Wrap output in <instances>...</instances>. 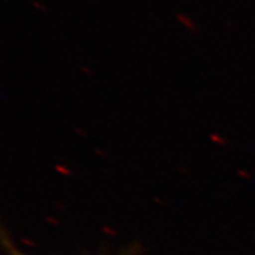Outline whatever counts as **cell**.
<instances>
[{"mask_svg": "<svg viewBox=\"0 0 255 255\" xmlns=\"http://www.w3.org/2000/svg\"><path fill=\"white\" fill-rule=\"evenodd\" d=\"M176 19L178 20V23L182 24L188 31L191 32V33H199L195 21H194L193 18L189 17V15L184 13H176Z\"/></svg>", "mask_w": 255, "mask_h": 255, "instance_id": "6da1fadb", "label": "cell"}, {"mask_svg": "<svg viewBox=\"0 0 255 255\" xmlns=\"http://www.w3.org/2000/svg\"><path fill=\"white\" fill-rule=\"evenodd\" d=\"M32 6H33V7L36 8V9H38V11L44 12V13H46V12L49 11L46 6H44L43 4H40V2L37 1V0H33V1H32Z\"/></svg>", "mask_w": 255, "mask_h": 255, "instance_id": "7a4b0ae2", "label": "cell"}, {"mask_svg": "<svg viewBox=\"0 0 255 255\" xmlns=\"http://www.w3.org/2000/svg\"><path fill=\"white\" fill-rule=\"evenodd\" d=\"M210 139L214 141L215 143H225V139H223L220 135H218V133H212V135H210Z\"/></svg>", "mask_w": 255, "mask_h": 255, "instance_id": "3957f363", "label": "cell"}, {"mask_svg": "<svg viewBox=\"0 0 255 255\" xmlns=\"http://www.w3.org/2000/svg\"><path fill=\"white\" fill-rule=\"evenodd\" d=\"M81 70H82V72L87 73L88 76H92V75H94V73H92L91 70H89V68H87V66H82Z\"/></svg>", "mask_w": 255, "mask_h": 255, "instance_id": "277c9868", "label": "cell"}, {"mask_svg": "<svg viewBox=\"0 0 255 255\" xmlns=\"http://www.w3.org/2000/svg\"><path fill=\"white\" fill-rule=\"evenodd\" d=\"M75 132H77L78 135H82V136L87 135V132H85L83 129H81V128H75Z\"/></svg>", "mask_w": 255, "mask_h": 255, "instance_id": "5b68a950", "label": "cell"}, {"mask_svg": "<svg viewBox=\"0 0 255 255\" xmlns=\"http://www.w3.org/2000/svg\"><path fill=\"white\" fill-rule=\"evenodd\" d=\"M12 255H24V254L19 253V252H18V251H14V250H13V252H12Z\"/></svg>", "mask_w": 255, "mask_h": 255, "instance_id": "8992f818", "label": "cell"}]
</instances>
